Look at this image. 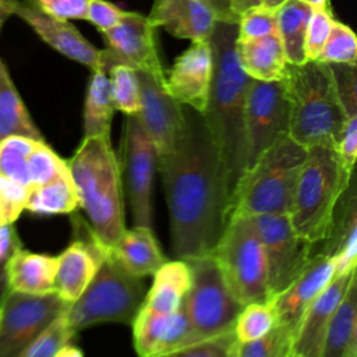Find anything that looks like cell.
<instances>
[{
    "instance_id": "6da1fadb",
    "label": "cell",
    "mask_w": 357,
    "mask_h": 357,
    "mask_svg": "<svg viewBox=\"0 0 357 357\" xmlns=\"http://www.w3.org/2000/svg\"><path fill=\"white\" fill-rule=\"evenodd\" d=\"M183 131L159 156L173 254L178 259L209 254L230 216V195L218 146L201 113L184 106Z\"/></svg>"
},
{
    "instance_id": "7a4b0ae2",
    "label": "cell",
    "mask_w": 357,
    "mask_h": 357,
    "mask_svg": "<svg viewBox=\"0 0 357 357\" xmlns=\"http://www.w3.org/2000/svg\"><path fill=\"white\" fill-rule=\"evenodd\" d=\"M237 22H218L209 39L213 77L202 117L218 146L225 169L230 206L236 185L247 166L244 106L251 78L241 70L237 54Z\"/></svg>"
},
{
    "instance_id": "3957f363",
    "label": "cell",
    "mask_w": 357,
    "mask_h": 357,
    "mask_svg": "<svg viewBox=\"0 0 357 357\" xmlns=\"http://www.w3.org/2000/svg\"><path fill=\"white\" fill-rule=\"evenodd\" d=\"M67 166L92 233L112 248L126 226L120 163L110 137H84Z\"/></svg>"
},
{
    "instance_id": "277c9868",
    "label": "cell",
    "mask_w": 357,
    "mask_h": 357,
    "mask_svg": "<svg viewBox=\"0 0 357 357\" xmlns=\"http://www.w3.org/2000/svg\"><path fill=\"white\" fill-rule=\"evenodd\" d=\"M283 81L289 105V137L304 148H335L347 116L340 105L331 64L318 60L287 64Z\"/></svg>"
},
{
    "instance_id": "5b68a950",
    "label": "cell",
    "mask_w": 357,
    "mask_h": 357,
    "mask_svg": "<svg viewBox=\"0 0 357 357\" xmlns=\"http://www.w3.org/2000/svg\"><path fill=\"white\" fill-rule=\"evenodd\" d=\"M351 178L333 146L307 148L287 213L301 238L312 245L328 238L336 206Z\"/></svg>"
},
{
    "instance_id": "8992f818",
    "label": "cell",
    "mask_w": 357,
    "mask_h": 357,
    "mask_svg": "<svg viewBox=\"0 0 357 357\" xmlns=\"http://www.w3.org/2000/svg\"><path fill=\"white\" fill-rule=\"evenodd\" d=\"M305 156L307 148L289 135L278 139L240 177L230 215H287Z\"/></svg>"
},
{
    "instance_id": "52a82bcc",
    "label": "cell",
    "mask_w": 357,
    "mask_h": 357,
    "mask_svg": "<svg viewBox=\"0 0 357 357\" xmlns=\"http://www.w3.org/2000/svg\"><path fill=\"white\" fill-rule=\"evenodd\" d=\"M145 296L142 279L127 272L109 250L84 293L68 304L64 318L74 333L106 322L131 325Z\"/></svg>"
},
{
    "instance_id": "ba28073f",
    "label": "cell",
    "mask_w": 357,
    "mask_h": 357,
    "mask_svg": "<svg viewBox=\"0 0 357 357\" xmlns=\"http://www.w3.org/2000/svg\"><path fill=\"white\" fill-rule=\"evenodd\" d=\"M212 254L233 296L243 305L271 300L265 255L252 218L230 215Z\"/></svg>"
},
{
    "instance_id": "9c48e42d",
    "label": "cell",
    "mask_w": 357,
    "mask_h": 357,
    "mask_svg": "<svg viewBox=\"0 0 357 357\" xmlns=\"http://www.w3.org/2000/svg\"><path fill=\"white\" fill-rule=\"evenodd\" d=\"M187 261L191 282L183 301L199 340L218 337L233 331L243 304L233 296L212 252Z\"/></svg>"
},
{
    "instance_id": "30bf717a",
    "label": "cell",
    "mask_w": 357,
    "mask_h": 357,
    "mask_svg": "<svg viewBox=\"0 0 357 357\" xmlns=\"http://www.w3.org/2000/svg\"><path fill=\"white\" fill-rule=\"evenodd\" d=\"M68 303L56 293L25 294L7 290L0 305V357H22Z\"/></svg>"
},
{
    "instance_id": "8fae6325",
    "label": "cell",
    "mask_w": 357,
    "mask_h": 357,
    "mask_svg": "<svg viewBox=\"0 0 357 357\" xmlns=\"http://www.w3.org/2000/svg\"><path fill=\"white\" fill-rule=\"evenodd\" d=\"M252 219L265 255L268 293L275 298L304 272L314 255V245L294 231L286 213Z\"/></svg>"
},
{
    "instance_id": "7c38bea8",
    "label": "cell",
    "mask_w": 357,
    "mask_h": 357,
    "mask_svg": "<svg viewBox=\"0 0 357 357\" xmlns=\"http://www.w3.org/2000/svg\"><path fill=\"white\" fill-rule=\"evenodd\" d=\"M159 155L137 114L126 116L120 173L134 226L152 227V184Z\"/></svg>"
},
{
    "instance_id": "4fadbf2b",
    "label": "cell",
    "mask_w": 357,
    "mask_h": 357,
    "mask_svg": "<svg viewBox=\"0 0 357 357\" xmlns=\"http://www.w3.org/2000/svg\"><path fill=\"white\" fill-rule=\"evenodd\" d=\"M244 127L247 170L261 153L282 137L289 135V105L283 79L250 81L244 106Z\"/></svg>"
},
{
    "instance_id": "5bb4252c",
    "label": "cell",
    "mask_w": 357,
    "mask_h": 357,
    "mask_svg": "<svg viewBox=\"0 0 357 357\" xmlns=\"http://www.w3.org/2000/svg\"><path fill=\"white\" fill-rule=\"evenodd\" d=\"M156 26L148 15L124 11L120 22L102 32L106 43L105 70L113 64H126L152 75L165 85V70L156 45Z\"/></svg>"
},
{
    "instance_id": "9a60e30c",
    "label": "cell",
    "mask_w": 357,
    "mask_h": 357,
    "mask_svg": "<svg viewBox=\"0 0 357 357\" xmlns=\"http://www.w3.org/2000/svg\"><path fill=\"white\" fill-rule=\"evenodd\" d=\"M74 240L56 257L54 293L66 303H74L93 279L109 250L92 233L81 216L73 219Z\"/></svg>"
},
{
    "instance_id": "2e32d148",
    "label": "cell",
    "mask_w": 357,
    "mask_h": 357,
    "mask_svg": "<svg viewBox=\"0 0 357 357\" xmlns=\"http://www.w3.org/2000/svg\"><path fill=\"white\" fill-rule=\"evenodd\" d=\"M139 81V110L137 113L144 130L153 142L159 156L174 148L185 121L184 106L174 100L165 85L152 75L137 71Z\"/></svg>"
},
{
    "instance_id": "e0dca14e",
    "label": "cell",
    "mask_w": 357,
    "mask_h": 357,
    "mask_svg": "<svg viewBox=\"0 0 357 357\" xmlns=\"http://www.w3.org/2000/svg\"><path fill=\"white\" fill-rule=\"evenodd\" d=\"M131 326L138 357H165L202 342L183 307L170 314H158L141 307Z\"/></svg>"
},
{
    "instance_id": "ac0fdd59",
    "label": "cell",
    "mask_w": 357,
    "mask_h": 357,
    "mask_svg": "<svg viewBox=\"0 0 357 357\" xmlns=\"http://www.w3.org/2000/svg\"><path fill=\"white\" fill-rule=\"evenodd\" d=\"M14 15L64 57L86 66L91 71L105 70V50L96 49L71 22L47 15L32 0H20Z\"/></svg>"
},
{
    "instance_id": "d6986e66",
    "label": "cell",
    "mask_w": 357,
    "mask_h": 357,
    "mask_svg": "<svg viewBox=\"0 0 357 357\" xmlns=\"http://www.w3.org/2000/svg\"><path fill=\"white\" fill-rule=\"evenodd\" d=\"M213 77V52L211 42H194L165 73L167 93L198 113H204Z\"/></svg>"
},
{
    "instance_id": "ffe728a7",
    "label": "cell",
    "mask_w": 357,
    "mask_h": 357,
    "mask_svg": "<svg viewBox=\"0 0 357 357\" xmlns=\"http://www.w3.org/2000/svg\"><path fill=\"white\" fill-rule=\"evenodd\" d=\"M36 138L11 135L0 141V225L14 223L25 211L33 184L28 155Z\"/></svg>"
},
{
    "instance_id": "44dd1931",
    "label": "cell",
    "mask_w": 357,
    "mask_h": 357,
    "mask_svg": "<svg viewBox=\"0 0 357 357\" xmlns=\"http://www.w3.org/2000/svg\"><path fill=\"white\" fill-rule=\"evenodd\" d=\"M356 269L335 275L304 312L291 342V357H319L328 325L343 300Z\"/></svg>"
},
{
    "instance_id": "7402d4cb",
    "label": "cell",
    "mask_w": 357,
    "mask_h": 357,
    "mask_svg": "<svg viewBox=\"0 0 357 357\" xmlns=\"http://www.w3.org/2000/svg\"><path fill=\"white\" fill-rule=\"evenodd\" d=\"M335 276V259L333 257L318 252L314 254L304 272L275 300V308L278 315V324L293 337L297 326L322 289Z\"/></svg>"
},
{
    "instance_id": "603a6c76",
    "label": "cell",
    "mask_w": 357,
    "mask_h": 357,
    "mask_svg": "<svg viewBox=\"0 0 357 357\" xmlns=\"http://www.w3.org/2000/svg\"><path fill=\"white\" fill-rule=\"evenodd\" d=\"M148 18L156 28L191 43L208 42L220 22L211 6L202 0H155Z\"/></svg>"
},
{
    "instance_id": "cb8c5ba5",
    "label": "cell",
    "mask_w": 357,
    "mask_h": 357,
    "mask_svg": "<svg viewBox=\"0 0 357 357\" xmlns=\"http://www.w3.org/2000/svg\"><path fill=\"white\" fill-rule=\"evenodd\" d=\"M56 266V257L33 252L18 244L4 262L7 290L25 294L54 293Z\"/></svg>"
},
{
    "instance_id": "d4e9b609",
    "label": "cell",
    "mask_w": 357,
    "mask_h": 357,
    "mask_svg": "<svg viewBox=\"0 0 357 357\" xmlns=\"http://www.w3.org/2000/svg\"><path fill=\"white\" fill-rule=\"evenodd\" d=\"M325 252L335 259V275L356 269L357 258V204L353 178L344 190L333 216L331 231L324 241Z\"/></svg>"
},
{
    "instance_id": "484cf974",
    "label": "cell",
    "mask_w": 357,
    "mask_h": 357,
    "mask_svg": "<svg viewBox=\"0 0 357 357\" xmlns=\"http://www.w3.org/2000/svg\"><path fill=\"white\" fill-rule=\"evenodd\" d=\"M110 252L127 272L141 279L153 275L167 261L149 226L126 229Z\"/></svg>"
},
{
    "instance_id": "4316f807",
    "label": "cell",
    "mask_w": 357,
    "mask_h": 357,
    "mask_svg": "<svg viewBox=\"0 0 357 357\" xmlns=\"http://www.w3.org/2000/svg\"><path fill=\"white\" fill-rule=\"evenodd\" d=\"M236 54L241 70L251 79L279 81L284 78L289 63L278 32L258 39L236 40Z\"/></svg>"
},
{
    "instance_id": "83f0119b",
    "label": "cell",
    "mask_w": 357,
    "mask_h": 357,
    "mask_svg": "<svg viewBox=\"0 0 357 357\" xmlns=\"http://www.w3.org/2000/svg\"><path fill=\"white\" fill-rule=\"evenodd\" d=\"M191 272L187 261H166L155 273L142 307L158 314H170L183 307L190 287Z\"/></svg>"
},
{
    "instance_id": "f1b7e54d",
    "label": "cell",
    "mask_w": 357,
    "mask_h": 357,
    "mask_svg": "<svg viewBox=\"0 0 357 357\" xmlns=\"http://www.w3.org/2000/svg\"><path fill=\"white\" fill-rule=\"evenodd\" d=\"M357 354V283H350L325 332L319 357H353Z\"/></svg>"
},
{
    "instance_id": "f546056e",
    "label": "cell",
    "mask_w": 357,
    "mask_h": 357,
    "mask_svg": "<svg viewBox=\"0 0 357 357\" xmlns=\"http://www.w3.org/2000/svg\"><path fill=\"white\" fill-rule=\"evenodd\" d=\"M11 135L45 139L0 59V141Z\"/></svg>"
},
{
    "instance_id": "4dcf8cb0",
    "label": "cell",
    "mask_w": 357,
    "mask_h": 357,
    "mask_svg": "<svg viewBox=\"0 0 357 357\" xmlns=\"http://www.w3.org/2000/svg\"><path fill=\"white\" fill-rule=\"evenodd\" d=\"M114 112L107 73L92 70L84 102V137H110Z\"/></svg>"
},
{
    "instance_id": "1f68e13d",
    "label": "cell",
    "mask_w": 357,
    "mask_h": 357,
    "mask_svg": "<svg viewBox=\"0 0 357 357\" xmlns=\"http://www.w3.org/2000/svg\"><path fill=\"white\" fill-rule=\"evenodd\" d=\"M312 8L300 0H287L276 10L278 36L289 64L298 66L307 60L305 35Z\"/></svg>"
},
{
    "instance_id": "d6a6232c",
    "label": "cell",
    "mask_w": 357,
    "mask_h": 357,
    "mask_svg": "<svg viewBox=\"0 0 357 357\" xmlns=\"http://www.w3.org/2000/svg\"><path fill=\"white\" fill-rule=\"evenodd\" d=\"M79 208L78 195L68 167L47 183L35 187L25 205V211L38 216L73 213Z\"/></svg>"
},
{
    "instance_id": "836d02e7",
    "label": "cell",
    "mask_w": 357,
    "mask_h": 357,
    "mask_svg": "<svg viewBox=\"0 0 357 357\" xmlns=\"http://www.w3.org/2000/svg\"><path fill=\"white\" fill-rule=\"evenodd\" d=\"M278 322L275 300L254 301L243 305L236 318L233 333L237 342L255 340L268 333Z\"/></svg>"
},
{
    "instance_id": "e575fe53",
    "label": "cell",
    "mask_w": 357,
    "mask_h": 357,
    "mask_svg": "<svg viewBox=\"0 0 357 357\" xmlns=\"http://www.w3.org/2000/svg\"><path fill=\"white\" fill-rule=\"evenodd\" d=\"M112 100L116 110L134 116L139 110V81L137 70L126 64H113L106 70Z\"/></svg>"
},
{
    "instance_id": "d590c367",
    "label": "cell",
    "mask_w": 357,
    "mask_h": 357,
    "mask_svg": "<svg viewBox=\"0 0 357 357\" xmlns=\"http://www.w3.org/2000/svg\"><path fill=\"white\" fill-rule=\"evenodd\" d=\"M328 64H347L357 66V38L354 31L333 20L329 36L317 59Z\"/></svg>"
},
{
    "instance_id": "8d00e7d4",
    "label": "cell",
    "mask_w": 357,
    "mask_h": 357,
    "mask_svg": "<svg viewBox=\"0 0 357 357\" xmlns=\"http://www.w3.org/2000/svg\"><path fill=\"white\" fill-rule=\"evenodd\" d=\"M293 337L278 322L264 336L237 342L234 357H291Z\"/></svg>"
},
{
    "instance_id": "74e56055",
    "label": "cell",
    "mask_w": 357,
    "mask_h": 357,
    "mask_svg": "<svg viewBox=\"0 0 357 357\" xmlns=\"http://www.w3.org/2000/svg\"><path fill=\"white\" fill-rule=\"evenodd\" d=\"M278 32L276 11L262 6L243 11L237 20V40L264 38Z\"/></svg>"
},
{
    "instance_id": "f35d334b",
    "label": "cell",
    "mask_w": 357,
    "mask_h": 357,
    "mask_svg": "<svg viewBox=\"0 0 357 357\" xmlns=\"http://www.w3.org/2000/svg\"><path fill=\"white\" fill-rule=\"evenodd\" d=\"M64 314L59 317L36 340H33L22 357H53L63 344L71 342V337L75 333L68 328Z\"/></svg>"
},
{
    "instance_id": "ab89813d",
    "label": "cell",
    "mask_w": 357,
    "mask_h": 357,
    "mask_svg": "<svg viewBox=\"0 0 357 357\" xmlns=\"http://www.w3.org/2000/svg\"><path fill=\"white\" fill-rule=\"evenodd\" d=\"M331 8H312L307 35H305V54L307 60H317L328 36L333 22Z\"/></svg>"
},
{
    "instance_id": "60d3db41",
    "label": "cell",
    "mask_w": 357,
    "mask_h": 357,
    "mask_svg": "<svg viewBox=\"0 0 357 357\" xmlns=\"http://www.w3.org/2000/svg\"><path fill=\"white\" fill-rule=\"evenodd\" d=\"M237 339L231 332L206 339L165 357H234Z\"/></svg>"
},
{
    "instance_id": "b9f144b4",
    "label": "cell",
    "mask_w": 357,
    "mask_h": 357,
    "mask_svg": "<svg viewBox=\"0 0 357 357\" xmlns=\"http://www.w3.org/2000/svg\"><path fill=\"white\" fill-rule=\"evenodd\" d=\"M357 66L347 64H331L336 88L340 99V105L347 117L357 116Z\"/></svg>"
},
{
    "instance_id": "7bdbcfd3",
    "label": "cell",
    "mask_w": 357,
    "mask_h": 357,
    "mask_svg": "<svg viewBox=\"0 0 357 357\" xmlns=\"http://www.w3.org/2000/svg\"><path fill=\"white\" fill-rule=\"evenodd\" d=\"M124 10L107 0H89L86 10V21H89L100 33L116 26Z\"/></svg>"
},
{
    "instance_id": "ee69618b",
    "label": "cell",
    "mask_w": 357,
    "mask_h": 357,
    "mask_svg": "<svg viewBox=\"0 0 357 357\" xmlns=\"http://www.w3.org/2000/svg\"><path fill=\"white\" fill-rule=\"evenodd\" d=\"M335 151L347 173L353 174L357 156V116L346 119Z\"/></svg>"
},
{
    "instance_id": "f6af8a7d",
    "label": "cell",
    "mask_w": 357,
    "mask_h": 357,
    "mask_svg": "<svg viewBox=\"0 0 357 357\" xmlns=\"http://www.w3.org/2000/svg\"><path fill=\"white\" fill-rule=\"evenodd\" d=\"M43 13L59 20H86L89 0H32Z\"/></svg>"
},
{
    "instance_id": "bcb514c9",
    "label": "cell",
    "mask_w": 357,
    "mask_h": 357,
    "mask_svg": "<svg viewBox=\"0 0 357 357\" xmlns=\"http://www.w3.org/2000/svg\"><path fill=\"white\" fill-rule=\"evenodd\" d=\"M21 244L14 223L0 225V264H4L14 248Z\"/></svg>"
},
{
    "instance_id": "7dc6e473",
    "label": "cell",
    "mask_w": 357,
    "mask_h": 357,
    "mask_svg": "<svg viewBox=\"0 0 357 357\" xmlns=\"http://www.w3.org/2000/svg\"><path fill=\"white\" fill-rule=\"evenodd\" d=\"M216 13L220 22H237V15L231 10L230 0H202Z\"/></svg>"
},
{
    "instance_id": "c3c4849f",
    "label": "cell",
    "mask_w": 357,
    "mask_h": 357,
    "mask_svg": "<svg viewBox=\"0 0 357 357\" xmlns=\"http://www.w3.org/2000/svg\"><path fill=\"white\" fill-rule=\"evenodd\" d=\"M20 0H0V33L6 21L14 15Z\"/></svg>"
},
{
    "instance_id": "681fc988",
    "label": "cell",
    "mask_w": 357,
    "mask_h": 357,
    "mask_svg": "<svg viewBox=\"0 0 357 357\" xmlns=\"http://www.w3.org/2000/svg\"><path fill=\"white\" fill-rule=\"evenodd\" d=\"M53 357H84V354L79 347L74 346L71 342H67L56 351Z\"/></svg>"
},
{
    "instance_id": "f907efd6",
    "label": "cell",
    "mask_w": 357,
    "mask_h": 357,
    "mask_svg": "<svg viewBox=\"0 0 357 357\" xmlns=\"http://www.w3.org/2000/svg\"><path fill=\"white\" fill-rule=\"evenodd\" d=\"M308 4L311 8H331L329 0H300Z\"/></svg>"
},
{
    "instance_id": "816d5d0a",
    "label": "cell",
    "mask_w": 357,
    "mask_h": 357,
    "mask_svg": "<svg viewBox=\"0 0 357 357\" xmlns=\"http://www.w3.org/2000/svg\"><path fill=\"white\" fill-rule=\"evenodd\" d=\"M287 0H262L259 6L268 8V10H273L276 11L282 4H284Z\"/></svg>"
},
{
    "instance_id": "f5cc1de1",
    "label": "cell",
    "mask_w": 357,
    "mask_h": 357,
    "mask_svg": "<svg viewBox=\"0 0 357 357\" xmlns=\"http://www.w3.org/2000/svg\"><path fill=\"white\" fill-rule=\"evenodd\" d=\"M7 291V282H6V272H4V264H0V300Z\"/></svg>"
},
{
    "instance_id": "db71d44e",
    "label": "cell",
    "mask_w": 357,
    "mask_h": 357,
    "mask_svg": "<svg viewBox=\"0 0 357 357\" xmlns=\"http://www.w3.org/2000/svg\"><path fill=\"white\" fill-rule=\"evenodd\" d=\"M231 1V10H233V13L237 15V18H238V15L244 11V6H245V0H230Z\"/></svg>"
},
{
    "instance_id": "11a10c76",
    "label": "cell",
    "mask_w": 357,
    "mask_h": 357,
    "mask_svg": "<svg viewBox=\"0 0 357 357\" xmlns=\"http://www.w3.org/2000/svg\"><path fill=\"white\" fill-rule=\"evenodd\" d=\"M262 0H245V6H244V11L251 8V7H255V6H259Z\"/></svg>"
},
{
    "instance_id": "9f6ffc18",
    "label": "cell",
    "mask_w": 357,
    "mask_h": 357,
    "mask_svg": "<svg viewBox=\"0 0 357 357\" xmlns=\"http://www.w3.org/2000/svg\"><path fill=\"white\" fill-rule=\"evenodd\" d=\"M353 357H357V354H356V356H353Z\"/></svg>"
},
{
    "instance_id": "6f0895ef",
    "label": "cell",
    "mask_w": 357,
    "mask_h": 357,
    "mask_svg": "<svg viewBox=\"0 0 357 357\" xmlns=\"http://www.w3.org/2000/svg\"><path fill=\"white\" fill-rule=\"evenodd\" d=\"M0 305H1V300H0Z\"/></svg>"
}]
</instances>
